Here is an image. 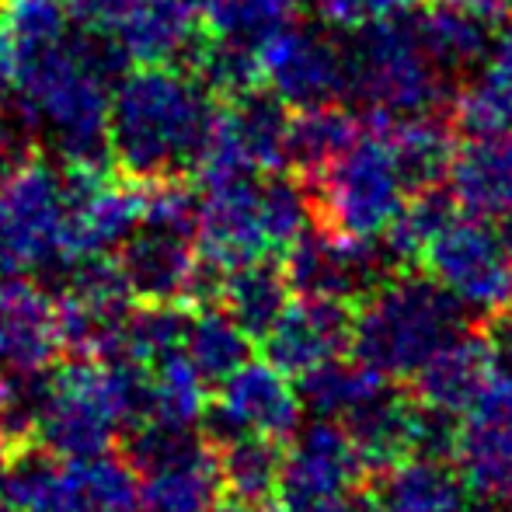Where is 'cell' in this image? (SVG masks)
I'll list each match as a JSON object with an SVG mask.
<instances>
[{
    "instance_id": "6da1fadb",
    "label": "cell",
    "mask_w": 512,
    "mask_h": 512,
    "mask_svg": "<svg viewBox=\"0 0 512 512\" xmlns=\"http://www.w3.org/2000/svg\"><path fill=\"white\" fill-rule=\"evenodd\" d=\"M122 70L126 56L98 28L14 56L21 122L53 140L63 168L108 171V91Z\"/></svg>"
},
{
    "instance_id": "7a4b0ae2",
    "label": "cell",
    "mask_w": 512,
    "mask_h": 512,
    "mask_svg": "<svg viewBox=\"0 0 512 512\" xmlns=\"http://www.w3.org/2000/svg\"><path fill=\"white\" fill-rule=\"evenodd\" d=\"M108 95V161L133 185L196 171L216 126V95L192 70L140 63Z\"/></svg>"
},
{
    "instance_id": "3957f363",
    "label": "cell",
    "mask_w": 512,
    "mask_h": 512,
    "mask_svg": "<svg viewBox=\"0 0 512 512\" xmlns=\"http://www.w3.org/2000/svg\"><path fill=\"white\" fill-rule=\"evenodd\" d=\"M310 227V196L283 171L199 182L196 248L216 269L286 251Z\"/></svg>"
},
{
    "instance_id": "277c9868",
    "label": "cell",
    "mask_w": 512,
    "mask_h": 512,
    "mask_svg": "<svg viewBox=\"0 0 512 512\" xmlns=\"http://www.w3.org/2000/svg\"><path fill=\"white\" fill-rule=\"evenodd\" d=\"M467 331V310L429 276H387L359 300L349 324L352 359L387 380H411Z\"/></svg>"
},
{
    "instance_id": "5b68a950",
    "label": "cell",
    "mask_w": 512,
    "mask_h": 512,
    "mask_svg": "<svg viewBox=\"0 0 512 512\" xmlns=\"http://www.w3.org/2000/svg\"><path fill=\"white\" fill-rule=\"evenodd\" d=\"M314 175L324 227L359 241H380L418 192L391 126H356Z\"/></svg>"
},
{
    "instance_id": "8992f818",
    "label": "cell",
    "mask_w": 512,
    "mask_h": 512,
    "mask_svg": "<svg viewBox=\"0 0 512 512\" xmlns=\"http://www.w3.org/2000/svg\"><path fill=\"white\" fill-rule=\"evenodd\" d=\"M446 84L450 74L429 56L405 11L356 32L352 46H345V98L373 126L436 115L446 102Z\"/></svg>"
},
{
    "instance_id": "52a82bcc",
    "label": "cell",
    "mask_w": 512,
    "mask_h": 512,
    "mask_svg": "<svg viewBox=\"0 0 512 512\" xmlns=\"http://www.w3.org/2000/svg\"><path fill=\"white\" fill-rule=\"evenodd\" d=\"M415 258L471 314L492 317L512 307V216L467 213L450 199Z\"/></svg>"
},
{
    "instance_id": "ba28073f",
    "label": "cell",
    "mask_w": 512,
    "mask_h": 512,
    "mask_svg": "<svg viewBox=\"0 0 512 512\" xmlns=\"http://www.w3.org/2000/svg\"><path fill=\"white\" fill-rule=\"evenodd\" d=\"M60 241L63 171L35 157L0 189V276L67 272Z\"/></svg>"
},
{
    "instance_id": "9c48e42d",
    "label": "cell",
    "mask_w": 512,
    "mask_h": 512,
    "mask_svg": "<svg viewBox=\"0 0 512 512\" xmlns=\"http://www.w3.org/2000/svg\"><path fill=\"white\" fill-rule=\"evenodd\" d=\"M115 262L129 286V297L140 304H213L223 276V269L199 255L192 234L150 223H136L133 234L119 244Z\"/></svg>"
},
{
    "instance_id": "30bf717a",
    "label": "cell",
    "mask_w": 512,
    "mask_h": 512,
    "mask_svg": "<svg viewBox=\"0 0 512 512\" xmlns=\"http://www.w3.org/2000/svg\"><path fill=\"white\" fill-rule=\"evenodd\" d=\"M391 262V251L380 248V241H359L331 227H307L286 248L283 276L297 297L349 307L391 276Z\"/></svg>"
},
{
    "instance_id": "8fae6325",
    "label": "cell",
    "mask_w": 512,
    "mask_h": 512,
    "mask_svg": "<svg viewBox=\"0 0 512 512\" xmlns=\"http://www.w3.org/2000/svg\"><path fill=\"white\" fill-rule=\"evenodd\" d=\"M304 422L297 384L283 370L265 363H244L220 384V394L206 401L199 418L203 439L209 446L230 443L237 436H265L286 443Z\"/></svg>"
},
{
    "instance_id": "7c38bea8",
    "label": "cell",
    "mask_w": 512,
    "mask_h": 512,
    "mask_svg": "<svg viewBox=\"0 0 512 512\" xmlns=\"http://www.w3.org/2000/svg\"><path fill=\"white\" fill-rule=\"evenodd\" d=\"M255 60L258 81L293 112L324 108L345 98V46L331 39L328 28L293 21L255 49Z\"/></svg>"
},
{
    "instance_id": "4fadbf2b",
    "label": "cell",
    "mask_w": 512,
    "mask_h": 512,
    "mask_svg": "<svg viewBox=\"0 0 512 512\" xmlns=\"http://www.w3.org/2000/svg\"><path fill=\"white\" fill-rule=\"evenodd\" d=\"M363 478L370 474L342 425L331 418H314L293 432L290 450H283L276 506L279 512H317L356 492Z\"/></svg>"
},
{
    "instance_id": "5bb4252c",
    "label": "cell",
    "mask_w": 512,
    "mask_h": 512,
    "mask_svg": "<svg viewBox=\"0 0 512 512\" xmlns=\"http://www.w3.org/2000/svg\"><path fill=\"white\" fill-rule=\"evenodd\" d=\"M140 223V185L63 168V262L112 255Z\"/></svg>"
},
{
    "instance_id": "9a60e30c",
    "label": "cell",
    "mask_w": 512,
    "mask_h": 512,
    "mask_svg": "<svg viewBox=\"0 0 512 512\" xmlns=\"http://www.w3.org/2000/svg\"><path fill=\"white\" fill-rule=\"evenodd\" d=\"M450 457L471 495L485 502L512 499V377L495 373L478 401L457 418Z\"/></svg>"
},
{
    "instance_id": "2e32d148",
    "label": "cell",
    "mask_w": 512,
    "mask_h": 512,
    "mask_svg": "<svg viewBox=\"0 0 512 512\" xmlns=\"http://www.w3.org/2000/svg\"><path fill=\"white\" fill-rule=\"evenodd\" d=\"M349 307L331 300L297 297L283 307L269 335L262 338L265 359L286 377L314 370L324 359H335L349 349Z\"/></svg>"
},
{
    "instance_id": "e0dca14e",
    "label": "cell",
    "mask_w": 512,
    "mask_h": 512,
    "mask_svg": "<svg viewBox=\"0 0 512 512\" xmlns=\"http://www.w3.org/2000/svg\"><path fill=\"white\" fill-rule=\"evenodd\" d=\"M415 422L418 401L401 387V380L377 377L359 401L338 418L345 436L352 439L366 474H377L380 467L394 464L398 457L415 450Z\"/></svg>"
},
{
    "instance_id": "ac0fdd59",
    "label": "cell",
    "mask_w": 512,
    "mask_h": 512,
    "mask_svg": "<svg viewBox=\"0 0 512 512\" xmlns=\"http://www.w3.org/2000/svg\"><path fill=\"white\" fill-rule=\"evenodd\" d=\"M60 352L53 297L35 279L7 276L0 283V366L46 373Z\"/></svg>"
},
{
    "instance_id": "d6986e66",
    "label": "cell",
    "mask_w": 512,
    "mask_h": 512,
    "mask_svg": "<svg viewBox=\"0 0 512 512\" xmlns=\"http://www.w3.org/2000/svg\"><path fill=\"white\" fill-rule=\"evenodd\" d=\"M471 499L457 467L429 453H405L373 478V502L384 512H474Z\"/></svg>"
},
{
    "instance_id": "ffe728a7",
    "label": "cell",
    "mask_w": 512,
    "mask_h": 512,
    "mask_svg": "<svg viewBox=\"0 0 512 512\" xmlns=\"http://www.w3.org/2000/svg\"><path fill=\"white\" fill-rule=\"evenodd\" d=\"M450 199L467 213L512 216V136L509 133H467L460 150L446 161Z\"/></svg>"
},
{
    "instance_id": "44dd1931",
    "label": "cell",
    "mask_w": 512,
    "mask_h": 512,
    "mask_svg": "<svg viewBox=\"0 0 512 512\" xmlns=\"http://www.w3.org/2000/svg\"><path fill=\"white\" fill-rule=\"evenodd\" d=\"M495 377L492 356H488L485 335L464 331L453 342H446L429 363H422L411 377V398L425 408L464 415L478 401V394Z\"/></svg>"
},
{
    "instance_id": "7402d4cb",
    "label": "cell",
    "mask_w": 512,
    "mask_h": 512,
    "mask_svg": "<svg viewBox=\"0 0 512 512\" xmlns=\"http://www.w3.org/2000/svg\"><path fill=\"white\" fill-rule=\"evenodd\" d=\"M216 304L227 310V317L251 338L262 342L283 307L290 304V283L283 276V265L265 258L230 265L223 269L220 286H216Z\"/></svg>"
},
{
    "instance_id": "603a6c76",
    "label": "cell",
    "mask_w": 512,
    "mask_h": 512,
    "mask_svg": "<svg viewBox=\"0 0 512 512\" xmlns=\"http://www.w3.org/2000/svg\"><path fill=\"white\" fill-rule=\"evenodd\" d=\"M467 81L457 115L467 133H509L512 136V18L499 28Z\"/></svg>"
},
{
    "instance_id": "cb8c5ba5",
    "label": "cell",
    "mask_w": 512,
    "mask_h": 512,
    "mask_svg": "<svg viewBox=\"0 0 512 512\" xmlns=\"http://www.w3.org/2000/svg\"><path fill=\"white\" fill-rule=\"evenodd\" d=\"M60 512H140V478L126 457L67 460Z\"/></svg>"
},
{
    "instance_id": "d4e9b609",
    "label": "cell",
    "mask_w": 512,
    "mask_h": 512,
    "mask_svg": "<svg viewBox=\"0 0 512 512\" xmlns=\"http://www.w3.org/2000/svg\"><path fill=\"white\" fill-rule=\"evenodd\" d=\"M220 488H227L230 499L265 506L276 502L279 471H283V443L265 436H237L230 443L213 446Z\"/></svg>"
},
{
    "instance_id": "484cf974",
    "label": "cell",
    "mask_w": 512,
    "mask_h": 512,
    "mask_svg": "<svg viewBox=\"0 0 512 512\" xmlns=\"http://www.w3.org/2000/svg\"><path fill=\"white\" fill-rule=\"evenodd\" d=\"M185 356L206 387H220L237 366L251 359V338L216 304L192 307L189 331H185Z\"/></svg>"
},
{
    "instance_id": "4316f807",
    "label": "cell",
    "mask_w": 512,
    "mask_h": 512,
    "mask_svg": "<svg viewBox=\"0 0 512 512\" xmlns=\"http://www.w3.org/2000/svg\"><path fill=\"white\" fill-rule=\"evenodd\" d=\"M411 25H415L418 39L429 49L432 60L450 77L460 70H471L485 56L488 39H492L485 18L450 4H432L429 11L411 14Z\"/></svg>"
},
{
    "instance_id": "83f0119b",
    "label": "cell",
    "mask_w": 512,
    "mask_h": 512,
    "mask_svg": "<svg viewBox=\"0 0 512 512\" xmlns=\"http://www.w3.org/2000/svg\"><path fill=\"white\" fill-rule=\"evenodd\" d=\"M150 384V418L147 422L175 425V429H196L206 411L209 387L192 370L185 349H175L147 366Z\"/></svg>"
},
{
    "instance_id": "f1b7e54d",
    "label": "cell",
    "mask_w": 512,
    "mask_h": 512,
    "mask_svg": "<svg viewBox=\"0 0 512 512\" xmlns=\"http://www.w3.org/2000/svg\"><path fill=\"white\" fill-rule=\"evenodd\" d=\"M310 0H206L203 28L209 35L258 49L269 35L300 21Z\"/></svg>"
},
{
    "instance_id": "f546056e",
    "label": "cell",
    "mask_w": 512,
    "mask_h": 512,
    "mask_svg": "<svg viewBox=\"0 0 512 512\" xmlns=\"http://www.w3.org/2000/svg\"><path fill=\"white\" fill-rule=\"evenodd\" d=\"M377 377L380 373H373L370 366L356 363V359H352V363H345L342 356L324 359L314 370L297 377L300 405L314 418H331V422H338Z\"/></svg>"
},
{
    "instance_id": "4dcf8cb0",
    "label": "cell",
    "mask_w": 512,
    "mask_h": 512,
    "mask_svg": "<svg viewBox=\"0 0 512 512\" xmlns=\"http://www.w3.org/2000/svg\"><path fill=\"white\" fill-rule=\"evenodd\" d=\"M356 129V119L338 112L335 105L307 108L290 119V168H304L314 175Z\"/></svg>"
},
{
    "instance_id": "1f68e13d",
    "label": "cell",
    "mask_w": 512,
    "mask_h": 512,
    "mask_svg": "<svg viewBox=\"0 0 512 512\" xmlns=\"http://www.w3.org/2000/svg\"><path fill=\"white\" fill-rule=\"evenodd\" d=\"M408 0H314L317 18L328 32H345L356 35L366 28L391 21L405 11Z\"/></svg>"
},
{
    "instance_id": "d6a6232c",
    "label": "cell",
    "mask_w": 512,
    "mask_h": 512,
    "mask_svg": "<svg viewBox=\"0 0 512 512\" xmlns=\"http://www.w3.org/2000/svg\"><path fill=\"white\" fill-rule=\"evenodd\" d=\"M28 161H35V143L25 122L0 119V189L25 168Z\"/></svg>"
},
{
    "instance_id": "836d02e7",
    "label": "cell",
    "mask_w": 512,
    "mask_h": 512,
    "mask_svg": "<svg viewBox=\"0 0 512 512\" xmlns=\"http://www.w3.org/2000/svg\"><path fill=\"white\" fill-rule=\"evenodd\" d=\"M129 0H63V11L77 21L81 28H98L108 32L115 25L122 11H126Z\"/></svg>"
},
{
    "instance_id": "e575fe53",
    "label": "cell",
    "mask_w": 512,
    "mask_h": 512,
    "mask_svg": "<svg viewBox=\"0 0 512 512\" xmlns=\"http://www.w3.org/2000/svg\"><path fill=\"white\" fill-rule=\"evenodd\" d=\"M485 345L488 356H492V370L502 373V377H512V307L488 317Z\"/></svg>"
},
{
    "instance_id": "d590c367",
    "label": "cell",
    "mask_w": 512,
    "mask_h": 512,
    "mask_svg": "<svg viewBox=\"0 0 512 512\" xmlns=\"http://www.w3.org/2000/svg\"><path fill=\"white\" fill-rule=\"evenodd\" d=\"M429 4H450V7H464V11L478 14L485 21H495L509 11V0H429Z\"/></svg>"
},
{
    "instance_id": "8d00e7d4",
    "label": "cell",
    "mask_w": 512,
    "mask_h": 512,
    "mask_svg": "<svg viewBox=\"0 0 512 512\" xmlns=\"http://www.w3.org/2000/svg\"><path fill=\"white\" fill-rule=\"evenodd\" d=\"M11 88H14V49L4 32V21H0V108H4Z\"/></svg>"
},
{
    "instance_id": "74e56055",
    "label": "cell",
    "mask_w": 512,
    "mask_h": 512,
    "mask_svg": "<svg viewBox=\"0 0 512 512\" xmlns=\"http://www.w3.org/2000/svg\"><path fill=\"white\" fill-rule=\"evenodd\" d=\"M317 512H384V509L373 502V495L349 492V495H342L338 502H331V506H324V509H317Z\"/></svg>"
},
{
    "instance_id": "f35d334b",
    "label": "cell",
    "mask_w": 512,
    "mask_h": 512,
    "mask_svg": "<svg viewBox=\"0 0 512 512\" xmlns=\"http://www.w3.org/2000/svg\"><path fill=\"white\" fill-rule=\"evenodd\" d=\"M209 512H265V506H251V502H241V499H227V502H216Z\"/></svg>"
},
{
    "instance_id": "ab89813d",
    "label": "cell",
    "mask_w": 512,
    "mask_h": 512,
    "mask_svg": "<svg viewBox=\"0 0 512 512\" xmlns=\"http://www.w3.org/2000/svg\"><path fill=\"white\" fill-rule=\"evenodd\" d=\"M488 506H492L488 512H512V499L509 502H488Z\"/></svg>"
},
{
    "instance_id": "60d3db41",
    "label": "cell",
    "mask_w": 512,
    "mask_h": 512,
    "mask_svg": "<svg viewBox=\"0 0 512 512\" xmlns=\"http://www.w3.org/2000/svg\"><path fill=\"white\" fill-rule=\"evenodd\" d=\"M0 512H18V509H14V506H11V502H7V499H4V495H0Z\"/></svg>"
}]
</instances>
